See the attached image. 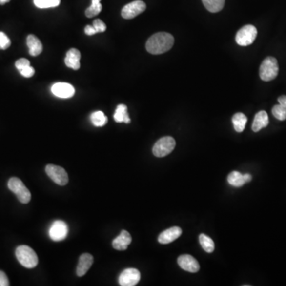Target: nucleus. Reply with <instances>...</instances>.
I'll use <instances>...</instances> for the list:
<instances>
[{"mask_svg": "<svg viewBox=\"0 0 286 286\" xmlns=\"http://www.w3.org/2000/svg\"><path fill=\"white\" fill-rule=\"evenodd\" d=\"M269 124V117L265 111H261L254 116L252 124V130L254 132H258L263 128H265Z\"/></svg>", "mask_w": 286, "mask_h": 286, "instance_id": "obj_18", "label": "nucleus"}, {"mask_svg": "<svg viewBox=\"0 0 286 286\" xmlns=\"http://www.w3.org/2000/svg\"><path fill=\"white\" fill-rule=\"evenodd\" d=\"M26 44L29 48V53L33 57L39 56L42 52L43 46L41 41L33 34L28 35L27 39H26Z\"/></svg>", "mask_w": 286, "mask_h": 286, "instance_id": "obj_17", "label": "nucleus"}, {"mask_svg": "<svg viewBox=\"0 0 286 286\" xmlns=\"http://www.w3.org/2000/svg\"><path fill=\"white\" fill-rule=\"evenodd\" d=\"M9 285L10 283L7 274L0 270V286H8Z\"/></svg>", "mask_w": 286, "mask_h": 286, "instance_id": "obj_32", "label": "nucleus"}, {"mask_svg": "<svg viewBox=\"0 0 286 286\" xmlns=\"http://www.w3.org/2000/svg\"><path fill=\"white\" fill-rule=\"evenodd\" d=\"M93 26H94L95 30H96L97 33L104 32L107 26L106 24L103 21H101V20H96L93 21Z\"/></svg>", "mask_w": 286, "mask_h": 286, "instance_id": "obj_29", "label": "nucleus"}, {"mask_svg": "<svg viewBox=\"0 0 286 286\" xmlns=\"http://www.w3.org/2000/svg\"><path fill=\"white\" fill-rule=\"evenodd\" d=\"M15 255L21 266L27 269H33L39 263V258L32 248L26 245L18 246Z\"/></svg>", "mask_w": 286, "mask_h": 286, "instance_id": "obj_2", "label": "nucleus"}, {"mask_svg": "<svg viewBox=\"0 0 286 286\" xmlns=\"http://www.w3.org/2000/svg\"><path fill=\"white\" fill-rule=\"evenodd\" d=\"M34 2L40 9L52 8L59 6L61 0H34Z\"/></svg>", "mask_w": 286, "mask_h": 286, "instance_id": "obj_26", "label": "nucleus"}, {"mask_svg": "<svg viewBox=\"0 0 286 286\" xmlns=\"http://www.w3.org/2000/svg\"><path fill=\"white\" fill-rule=\"evenodd\" d=\"M174 44V38L166 32L156 33L148 39L145 48L150 54L154 55L164 54L169 51Z\"/></svg>", "mask_w": 286, "mask_h": 286, "instance_id": "obj_1", "label": "nucleus"}, {"mask_svg": "<svg viewBox=\"0 0 286 286\" xmlns=\"http://www.w3.org/2000/svg\"><path fill=\"white\" fill-rule=\"evenodd\" d=\"M29 65H30V61L26 58H20L17 61L15 62V67L19 71L21 70L25 67L29 66Z\"/></svg>", "mask_w": 286, "mask_h": 286, "instance_id": "obj_31", "label": "nucleus"}, {"mask_svg": "<svg viewBox=\"0 0 286 286\" xmlns=\"http://www.w3.org/2000/svg\"><path fill=\"white\" fill-rule=\"evenodd\" d=\"M272 113L278 120L284 121L286 120V107H283L282 105H275L272 109Z\"/></svg>", "mask_w": 286, "mask_h": 286, "instance_id": "obj_27", "label": "nucleus"}, {"mask_svg": "<svg viewBox=\"0 0 286 286\" xmlns=\"http://www.w3.org/2000/svg\"><path fill=\"white\" fill-rule=\"evenodd\" d=\"M11 45V41L8 37L3 32H0V49L4 50L8 49Z\"/></svg>", "mask_w": 286, "mask_h": 286, "instance_id": "obj_28", "label": "nucleus"}, {"mask_svg": "<svg viewBox=\"0 0 286 286\" xmlns=\"http://www.w3.org/2000/svg\"><path fill=\"white\" fill-rule=\"evenodd\" d=\"M84 32L88 36H92V35H94V34H97L96 32V30H95L94 26H86L85 28H84Z\"/></svg>", "mask_w": 286, "mask_h": 286, "instance_id": "obj_33", "label": "nucleus"}, {"mask_svg": "<svg viewBox=\"0 0 286 286\" xmlns=\"http://www.w3.org/2000/svg\"><path fill=\"white\" fill-rule=\"evenodd\" d=\"M141 279V273L134 268L124 269L119 278V283L122 286H135Z\"/></svg>", "mask_w": 286, "mask_h": 286, "instance_id": "obj_10", "label": "nucleus"}, {"mask_svg": "<svg viewBox=\"0 0 286 286\" xmlns=\"http://www.w3.org/2000/svg\"><path fill=\"white\" fill-rule=\"evenodd\" d=\"M11 0H0V5H4L7 2H10Z\"/></svg>", "mask_w": 286, "mask_h": 286, "instance_id": "obj_36", "label": "nucleus"}, {"mask_svg": "<svg viewBox=\"0 0 286 286\" xmlns=\"http://www.w3.org/2000/svg\"><path fill=\"white\" fill-rule=\"evenodd\" d=\"M114 120L116 123H130V119L127 112V107L126 105H118L116 112L114 114Z\"/></svg>", "mask_w": 286, "mask_h": 286, "instance_id": "obj_19", "label": "nucleus"}, {"mask_svg": "<svg viewBox=\"0 0 286 286\" xmlns=\"http://www.w3.org/2000/svg\"><path fill=\"white\" fill-rule=\"evenodd\" d=\"M177 263H178L180 267L185 271L197 273L200 269L198 262L189 254L181 255L177 259Z\"/></svg>", "mask_w": 286, "mask_h": 286, "instance_id": "obj_12", "label": "nucleus"}, {"mask_svg": "<svg viewBox=\"0 0 286 286\" xmlns=\"http://www.w3.org/2000/svg\"><path fill=\"white\" fill-rule=\"evenodd\" d=\"M207 11L211 13H217L225 7V0H202Z\"/></svg>", "mask_w": 286, "mask_h": 286, "instance_id": "obj_20", "label": "nucleus"}, {"mask_svg": "<svg viewBox=\"0 0 286 286\" xmlns=\"http://www.w3.org/2000/svg\"><path fill=\"white\" fill-rule=\"evenodd\" d=\"M200 240V244L204 250L207 253L213 252L215 250V244H214L213 240L211 238L208 237L207 235L204 234H201L199 237Z\"/></svg>", "mask_w": 286, "mask_h": 286, "instance_id": "obj_24", "label": "nucleus"}, {"mask_svg": "<svg viewBox=\"0 0 286 286\" xmlns=\"http://www.w3.org/2000/svg\"><path fill=\"white\" fill-rule=\"evenodd\" d=\"M132 241L128 231H122L120 235L112 241V246L117 250H125Z\"/></svg>", "mask_w": 286, "mask_h": 286, "instance_id": "obj_14", "label": "nucleus"}, {"mask_svg": "<svg viewBox=\"0 0 286 286\" xmlns=\"http://www.w3.org/2000/svg\"><path fill=\"white\" fill-rule=\"evenodd\" d=\"M182 230L178 226H173L161 233L158 237V242L162 244H170L182 235Z\"/></svg>", "mask_w": 286, "mask_h": 286, "instance_id": "obj_13", "label": "nucleus"}, {"mask_svg": "<svg viewBox=\"0 0 286 286\" xmlns=\"http://www.w3.org/2000/svg\"><path fill=\"white\" fill-rule=\"evenodd\" d=\"M45 172L49 178L54 181L56 184L63 186L68 183V173L61 167L54 164H48L47 166L45 167Z\"/></svg>", "mask_w": 286, "mask_h": 286, "instance_id": "obj_7", "label": "nucleus"}, {"mask_svg": "<svg viewBox=\"0 0 286 286\" xmlns=\"http://www.w3.org/2000/svg\"><path fill=\"white\" fill-rule=\"evenodd\" d=\"M68 233V226L64 221L56 220L53 223L49 231V237L55 242L61 241L67 237Z\"/></svg>", "mask_w": 286, "mask_h": 286, "instance_id": "obj_9", "label": "nucleus"}, {"mask_svg": "<svg viewBox=\"0 0 286 286\" xmlns=\"http://www.w3.org/2000/svg\"><path fill=\"white\" fill-rule=\"evenodd\" d=\"M279 72L278 61L273 57H268L263 61L259 68V76L264 82H270L278 77Z\"/></svg>", "mask_w": 286, "mask_h": 286, "instance_id": "obj_3", "label": "nucleus"}, {"mask_svg": "<svg viewBox=\"0 0 286 286\" xmlns=\"http://www.w3.org/2000/svg\"><path fill=\"white\" fill-rule=\"evenodd\" d=\"M20 73H21V75L23 76L24 77H26V78H30V77H32L34 75L35 70H34V68H33V67L29 65V66L25 67V68L21 69V70L20 71Z\"/></svg>", "mask_w": 286, "mask_h": 286, "instance_id": "obj_30", "label": "nucleus"}, {"mask_svg": "<svg viewBox=\"0 0 286 286\" xmlns=\"http://www.w3.org/2000/svg\"><path fill=\"white\" fill-rule=\"evenodd\" d=\"M90 120L92 121V124L94 126H103L107 123V116H105L104 113L101 111H95L91 115Z\"/></svg>", "mask_w": 286, "mask_h": 286, "instance_id": "obj_23", "label": "nucleus"}, {"mask_svg": "<svg viewBox=\"0 0 286 286\" xmlns=\"http://www.w3.org/2000/svg\"><path fill=\"white\" fill-rule=\"evenodd\" d=\"M258 31L256 27L252 25H246L238 31L235 36V41L238 45L241 46H248L251 45L256 39Z\"/></svg>", "mask_w": 286, "mask_h": 286, "instance_id": "obj_6", "label": "nucleus"}, {"mask_svg": "<svg viewBox=\"0 0 286 286\" xmlns=\"http://www.w3.org/2000/svg\"><path fill=\"white\" fill-rule=\"evenodd\" d=\"M51 91L54 96L62 99L71 98L75 94V88L68 83H54L52 86Z\"/></svg>", "mask_w": 286, "mask_h": 286, "instance_id": "obj_11", "label": "nucleus"}, {"mask_svg": "<svg viewBox=\"0 0 286 286\" xmlns=\"http://www.w3.org/2000/svg\"><path fill=\"white\" fill-rule=\"evenodd\" d=\"M227 181H228L229 184L234 187H237V188L242 187L245 184L244 175L237 171L231 172L227 177Z\"/></svg>", "mask_w": 286, "mask_h": 286, "instance_id": "obj_22", "label": "nucleus"}, {"mask_svg": "<svg viewBox=\"0 0 286 286\" xmlns=\"http://www.w3.org/2000/svg\"><path fill=\"white\" fill-rule=\"evenodd\" d=\"M101 0H92V5L85 11L86 16L88 18H93L101 13L102 11Z\"/></svg>", "mask_w": 286, "mask_h": 286, "instance_id": "obj_25", "label": "nucleus"}, {"mask_svg": "<svg viewBox=\"0 0 286 286\" xmlns=\"http://www.w3.org/2000/svg\"><path fill=\"white\" fill-rule=\"evenodd\" d=\"M175 139L170 136L163 137L159 139L153 147V154L158 158H163L170 154L175 148Z\"/></svg>", "mask_w": 286, "mask_h": 286, "instance_id": "obj_5", "label": "nucleus"}, {"mask_svg": "<svg viewBox=\"0 0 286 286\" xmlns=\"http://www.w3.org/2000/svg\"><path fill=\"white\" fill-rule=\"evenodd\" d=\"M232 123L234 128L237 132H243L247 123V118L244 114L236 113L232 117Z\"/></svg>", "mask_w": 286, "mask_h": 286, "instance_id": "obj_21", "label": "nucleus"}, {"mask_svg": "<svg viewBox=\"0 0 286 286\" xmlns=\"http://www.w3.org/2000/svg\"><path fill=\"white\" fill-rule=\"evenodd\" d=\"M146 5L142 0H135L124 6L121 11L122 17L125 20H131L145 11Z\"/></svg>", "mask_w": 286, "mask_h": 286, "instance_id": "obj_8", "label": "nucleus"}, {"mask_svg": "<svg viewBox=\"0 0 286 286\" xmlns=\"http://www.w3.org/2000/svg\"><path fill=\"white\" fill-rule=\"evenodd\" d=\"M244 180H245V183H248V182H250L251 180H252V176L250 175V174H244Z\"/></svg>", "mask_w": 286, "mask_h": 286, "instance_id": "obj_35", "label": "nucleus"}, {"mask_svg": "<svg viewBox=\"0 0 286 286\" xmlns=\"http://www.w3.org/2000/svg\"><path fill=\"white\" fill-rule=\"evenodd\" d=\"M278 101L280 105H282L283 107H286V96H280Z\"/></svg>", "mask_w": 286, "mask_h": 286, "instance_id": "obj_34", "label": "nucleus"}, {"mask_svg": "<svg viewBox=\"0 0 286 286\" xmlns=\"http://www.w3.org/2000/svg\"><path fill=\"white\" fill-rule=\"evenodd\" d=\"M93 263V257L90 254H83L80 257L79 263L77 267V274L78 277L86 274Z\"/></svg>", "mask_w": 286, "mask_h": 286, "instance_id": "obj_16", "label": "nucleus"}, {"mask_svg": "<svg viewBox=\"0 0 286 286\" xmlns=\"http://www.w3.org/2000/svg\"><path fill=\"white\" fill-rule=\"evenodd\" d=\"M80 60H81V53L78 49L73 48L67 52L64 63L68 68H73L74 70H78L81 68Z\"/></svg>", "mask_w": 286, "mask_h": 286, "instance_id": "obj_15", "label": "nucleus"}, {"mask_svg": "<svg viewBox=\"0 0 286 286\" xmlns=\"http://www.w3.org/2000/svg\"><path fill=\"white\" fill-rule=\"evenodd\" d=\"M7 185L9 189L16 195L21 203L27 204L30 202L31 193L20 178L12 177L9 180Z\"/></svg>", "mask_w": 286, "mask_h": 286, "instance_id": "obj_4", "label": "nucleus"}]
</instances>
